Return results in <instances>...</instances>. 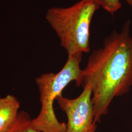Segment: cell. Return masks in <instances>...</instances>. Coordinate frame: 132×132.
<instances>
[{
  "label": "cell",
  "instance_id": "6da1fadb",
  "mask_svg": "<svg viewBox=\"0 0 132 132\" xmlns=\"http://www.w3.org/2000/svg\"><path fill=\"white\" fill-rule=\"evenodd\" d=\"M131 21L119 31L114 30L103 40L102 47L90 54L87 66L76 82L77 87L92 89L94 121L100 122L115 97L130 92L132 87V36Z\"/></svg>",
  "mask_w": 132,
  "mask_h": 132
},
{
  "label": "cell",
  "instance_id": "7a4b0ae2",
  "mask_svg": "<svg viewBox=\"0 0 132 132\" xmlns=\"http://www.w3.org/2000/svg\"><path fill=\"white\" fill-rule=\"evenodd\" d=\"M100 6L95 0H80L69 7L47 10L46 19L68 55L90 51V28Z\"/></svg>",
  "mask_w": 132,
  "mask_h": 132
},
{
  "label": "cell",
  "instance_id": "3957f363",
  "mask_svg": "<svg viewBox=\"0 0 132 132\" xmlns=\"http://www.w3.org/2000/svg\"><path fill=\"white\" fill-rule=\"evenodd\" d=\"M82 53L68 55L61 70L57 73H46L35 79L40 93L41 107L38 116L31 119L30 126L40 132H66L67 124L59 121L53 109V103L68 85L76 82L82 70L80 63Z\"/></svg>",
  "mask_w": 132,
  "mask_h": 132
},
{
  "label": "cell",
  "instance_id": "277c9868",
  "mask_svg": "<svg viewBox=\"0 0 132 132\" xmlns=\"http://www.w3.org/2000/svg\"><path fill=\"white\" fill-rule=\"evenodd\" d=\"M83 88V92L76 98L69 99L62 94L56 99L67 117L66 132H95L92 89L89 85H85Z\"/></svg>",
  "mask_w": 132,
  "mask_h": 132
},
{
  "label": "cell",
  "instance_id": "5b68a950",
  "mask_svg": "<svg viewBox=\"0 0 132 132\" xmlns=\"http://www.w3.org/2000/svg\"><path fill=\"white\" fill-rule=\"evenodd\" d=\"M20 106L13 95L0 96V132H6L13 126L18 116Z\"/></svg>",
  "mask_w": 132,
  "mask_h": 132
},
{
  "label": "cell",
  "instance_id": "8992f818",
  "mask_svg": "<svg viewBox=\"0 0 132 132\" xmlns=\"http://www.w3.org/2000/svg\"><path fill=\"white\" fill-rule=\"evenodd\" d=\"M31 119L26 112H19L17 119L13 126L6 132H40L30 126Z\"/></svg>",
  "mask_w": 132,
  "mask_h": 132
},
{
  "label": "cell",
  "instance_id": "52a82bcc",
  "mask_svg": "<svg viewBox=\"0 0 132 132\" xmlns=\"http://www.w3.org/2000/svg\"><path fill=\"white\" fill-rule=\"evenodd\" d=\"M106 11L113 15L121 7L120 0H95ZM128 5L132 6V0H125Z\"/></svg>",
  "mask_w": 132,
  "mask_h": 132
}]
</instances>
